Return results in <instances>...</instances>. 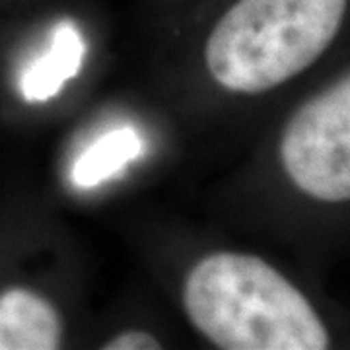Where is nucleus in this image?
I'll use <instances>...</instances> for the list:
<instances>
[{
  "instance_id": "obj_5",
  "label": "nucleus",
  "mask_w": 350,
  "mask_h": 350,
  "mask_svg": "<svg viewBox=\"0 0 350 350\" xmlns=\"http://www.w3.org/2000/svg\"><path fill=\"white\" fill-rule=\"evenodd\" d=\"M86 57V39L72 18H63L53 27L51 47L29 64L20 78L25 101H47L61 94L66 82L80 75Z\"/></svg>"
},
{
  "instance_id": "obj_2",
  "label": "nucleus",
  "mask_w": 350,
  "mask_h": 350,
  "mask_svg": "<svg viewBox=\"0 0 350 350\" xmlns=\"http://www.w3.org/2000/svg\"><path fill=\"white\" fill-rule=\"evenodd\" d=\"M349 0H234L206 39L213 78L234 94H262L312 66L337 38Z\"/></svg>"
},
{
  "instance_id": "obj_6",
  "label": "nucleus",
  "mask_w": 350,
  "mask_h": 350,
  "mask_svg": "<svg viewBox=\"0 0 350 350\" xmlns=\"http://www.w3.org/2000/svg\"><path fill=\"white\" fill-rule=\"evenodd\" d=\"M144 150V142L133 126L111 129L76 158L70 179L76 187L92 189L117 175L126 163L135 162Z\"/></svg>"
},
{
  "instance_id": "obj_1",
  "label": "nucleus",
  "mask_w": 350,
  "mask_h": 350,
  "mask_svg": "<svg viewBox=\"0 0 350 350\" xmlns=\"http://www.w3.org/2000/svg\"><path fill=\"white\" fill-rule=\"evenodd\" d=\"M183 306L218 349L325 350L327 327L288 278L255 255L214 253L189 273Z\"/></svg>"
},
{
  "instance_id": "obj_4",
  "label": "nucleus",
  "mask_w": 350,
  "mask_h": 350,
  "mask_svg": "<svg viewBox=\"0 0 350 350\" xmlns=\"http://www.w3.org/2000/svg\"><path fill=\"white\" fill-rule=\"evenodd\" d=\"M63 340V321L38 292L14 288L0 294V350H55Z\"/></svg>"
},
{
  "instance_id": "obj_7",
  "label": "nucleus",
  "mask_w": 350,
  "mask_h": 350,
  "mask_svg": "<svg viewBox=\"0 0 350 350\" xmlns=\"http://www.w3.org/2000/svg\"><path fill=\"white\" fill-rule=\"evenodd\" d=\"M105 350H158L162 349V342L146 331H126L117 337H113Z\"/></svg>"
},
{
  "instance_id": "obj_3",
  "label": "nucleus",
  "mask_w": 350,
  "mask_h": 350,
  "mask_svg": "<svg viewBox=\"0 0 350 350\" xmlns=\"http://www.w3.org/2000/svg\"><path fill=\"white\" fill-rule=\"evenodd\" d=\"M290 181L323 202L350 200V75L306 101L280 140Z\"/></svg>"
}]
</instances>
